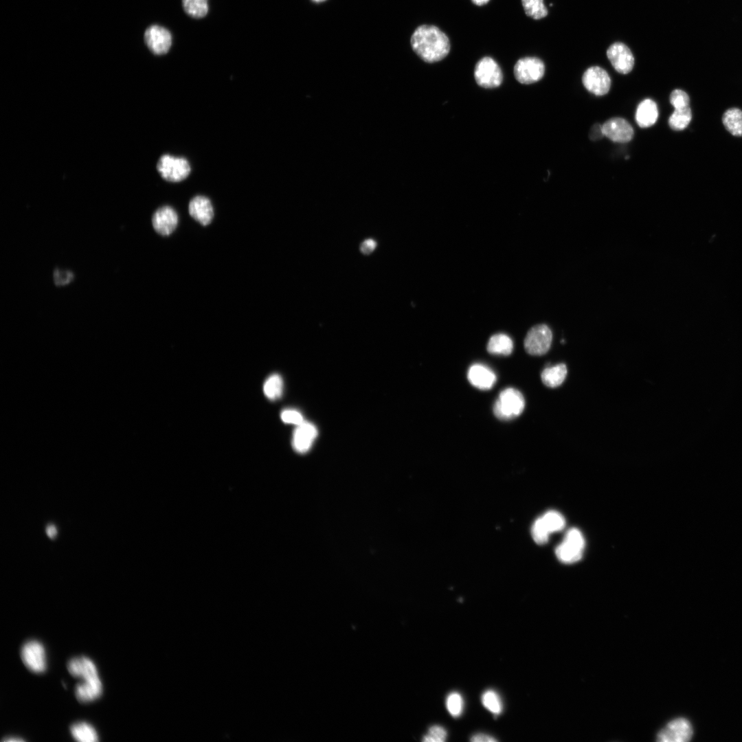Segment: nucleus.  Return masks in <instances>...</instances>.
<instances>
[{
	"instance_id": "58836bf2",
	"label": "nucleus",
	"mask_w": 742,
	"mask_h": 742,
	"mask_svg": "<svg viewBox=\"0 0 742 742\" xmlns=\"http://www.w3.org/2000/svg\"><path fill=\"white\" fill-rule=\"evenodd\" d=\"M471 741L473 742H496L497 740L491 736L485 734H477L473 735L471 739Z\"/></svg>"
},
{
	"instance_id": "c756f323",
	"label": "nucleus",
	"mask_w": 742,
	"mask_h": 742,
	"mask_svg": "<svg viewBox=\"0 0 742 742\" xmlns=\"http://www.w3.org/2000/svg\"><path fill=\"white\" fill-rule=\"evenodd\" d=\"M482 701L484 706L490 712L498 715L502 710V704L499 695L493 690L486 691L482 697Z\"/></svg>"
},
{
	"instance_id": "72a5a7b5",
	"label": "nucleus",
	"mask_w": 742,
	"mask_h": 742,
	"mask_svg": "<svg viewBox=\"0 0 742 742\" xmlns=\"http://www.w3.org/2000/svg\"><path fill=\"white\" fill-rule=\"evenodd\" d=\"M447 737L446 730L440 726H434L429 730L428 734L423 738L426 742H443Z\"/></svg>"
},
{
	"instance_id": "0eeeda50",
	"label": "nucleus",
	"mask_w": 742,
	"mask_h": 742,
	"mask_svg": "<svg viewBox=\"0 0 742 742\" xmlns=\"http://www.w3.org/2000/svg\"><path fill=\"white\" fill-rule=\"evenodd\" d=\"M545 73L543 62L537 57H524L517 60L514 67L516 80L521 84H532L540 80Z\"/></svg>"
},
{
	"instance_id": "4468645a",
	"label": "nucleus",
	"mask_w": 742,
	"mask_h": 742,
	"mask_svg": "<svg viewBox=\"0 0 742 742\" xmlns=\"http://www.w3.org/2000/svg\"><path fill=\"white\" fill-rule=\"evenodd\" d=\"M154 229L160 235L168 236L178 224V216L170 206H163L155 211L152 218Z\"/></svg>"
},
{
	"instance_id": "a878e982",
	"label": "nucleus",
	"mask_w": 742,
	"mask_h": 742,
	"mask_svg": "<svg viewBox=\"0 0 742 742\" xmlns=\"http://www.w3.org/2000/svg\"><path fill=\"white\" fill-rule=\"evenodd\" d=\"M263 391L265 396L270 400L279 398L283 391V382L279 374L271 375L265 382Z\"/></svg>"
},
{
	"instance_id": "bb28decb",
	"label": "nucleus",
	"mask_w": 742,
	"mask_h": 742,
	"mask_svg": "<svg viewBox=\"0 0 742 742\" xmlns=\"http://www.w3.org/2000/svg\"><path fill=\"white\" fill-rule=\"evenodd\" d=\"M183 9L191 17L200 19L208 12V0H182Z\"/></svg>"
},
{
	"instance_id": "f03ea898",
	"label": "nucleus",
	"mask_w": 742,
	"mask_h": 742,
	"mask_svg": "<svg viewBox=\"0 0 742 742\" xmlns=\"http://www.w3.org/2000/svg\"><path fill=\"white\" fill-rule=\"evenodd\" d=\"M525 406L522 394L517 390L509 387L499 394L493 407V413L499 420H508L519 416Z\"/></svg>"
},
{
	"instance_id": "393cba45",
	"label": "nucleus",
	"mask_w": 742,
	"mask_h": 742,
	"mask_svg": "<svg viewBox=\"0 0 742 742\" xmlns=\"http://www.w3.org/2000/svg\"><path fill=\"white\" fill-rule=\"evenodd\" d=\"M692 120V112L690 106L675 109L668 118V125L671 129L679 131L685 129Z\"/></svg>"
},
{
	"instance_id": "9b49d317",
	"label": "nucleus",
	"mask_w": 742,
	"mask_h": 742,
	"mask_svg": "<svg viewBox=\"0 0 742 742\" xmlns=\"http://www.w3.org/2000/svg\"><path fill=\"white\" fill-rule=\"evenodd\" d=\"M144 41L148 49L156 55L166 54L172 45V35L165 27L153 25L144 33Z\"/></svg>"
},
{
	"instance_id": "c85d7f7f",
	"label": "nucleus",
	"mask_w": 742,
	"mask_h": 742,
	"mask_svg": "<svg viewBox=\"0 0 742 742\" xmlns=\"http://www.w3.org/2000/svg\"><path fill=\"white\" fill-rule=\"evenodd\" d=\"M526 14L533 19H541L548 14V10L543 0H521Z\"/></svg>"
},
{
	"instance_id": "7ed1b4c3",
	"label": "nucleus",
	"mask_w": 742,
	"mask_h": 742,
	"mask_svg": "<svg viewBox=\"0 0 742 742\" xmlns=\"http://www.w3.org/2000/svg\"><path fill=\"white\" fill-rule=\"evenodd\" d=\"M585 539L579 530L572 528L565 534L563 541L556 548L558 559L565 563L579 561L583 556Z\"/></svg>"
},
{
	"instance_id": "ddd939ff",
	"label": "nucleus",
	"mask_w": 742,
	"mask_h": 742,
	"mask_svg": "<svg viewBox=\"0 0 742 742\" xmlns=\"http://www.w3.org/2000/svg\"><path fill=\"white\" fill-rule=\"evenodd\" d=\"M604 136L617 143H627L633 137V129L631 124L622 117H613L607 120L602 125Z\"/></svg>"
},
{
	"instance_id": "7c9ffc66",
	"label": "nucleus",
	"mask_w": 742,
	"mask_h": 742,
	"mask_svg": "<svg viewBox=\"0 0 742 742\" xmlns=\"http://www.w3.org/2000/svg\"><path fill=\"white\" fill-rule=\"evenodd\" d=\"M531 533L534 541L538 544L546 543L548 541L550 535L541 517L534 522Z\"/></svg>"
},
{
	"instance_id": "ea45409f",
	"label": "nucleus",
	"mask_w": 742,
	"mask_h": 742,
	"mask_svg": "<svg viewBox=\"0 0 742 742\" xmlns=\"http://www.w3.org/2000/svg\"><path fill=\"white\" fill-rule=\"evenodd\" d=\"M46 533L49 538H55L57 535V529L56 526L54 525L47 526V527L46 528Z\"/></svg>"
},
{
	"instance_id": "79ce46f5",
	"label": "nucleus",
	"mask_w": 742,
	"mask_h": 742,
	"mask_svg": "<svg viewBox=\"0 0 742 742\" xmlns=\"http://www.w3.org/2000/svg\"><path fill=\"white\" fill-rule=\"evenodd\" d=\"M473 3L477 5H482L487 3L489 0H472Z\"/></svg>"
},
{
	"instance_id": "4c0bfd02",
	"label": "nucleus",
	"mask_w": 742,
	"mask_h": 742,
	"mask_svg": "<svg viewBox=\"0 0 742 742\" xmlns=\"http://www.w3.org/2000/svg\"><path fill=\"white\" fill-rule=\"evenodd\" d=\"M604 136L602 131V126L599 124H595L592 126L589 132V138L592 140H597Z\"/></svg>"
},
{
	"instance_id": "9d476101",
	"label": "nucleus",
	"mask_w": 742,
	"mask_h": 742,
	"mask_svg": "<svg viewBox=\"0 0 742 742\" xmlns=\"http://www.w3.org/2000/svg\"><path fill=\"white\" fill-rule=\"evenodd\" d=\"M582 82L587 91L598 96L607 93L611 87L610 76L598 66L589 67L583 75Z\"/></svg>"
},
{
	"instance_id": "c9c22d12",
	"label": "nucleus",
	"mask_w": 742,
	"mask_h": 742,
	"mask_svg": "<svg viewBox=\"0 0 742 742\" xmlns=\"http://www.w3.org/2000/svg\"><path fill=\"white\" fill-rule=\"evenodd\" d=\"M54 282L58 285H63L69 282L73 278V274L68 271L56 270L54 271Z\"/></svg>"
},
{
	"instance_id": "2eb2a0df",
	"label": "nucleus",
	"mask_w": 742,
	"mask_h": 742,
	"mask_svg": "<svg viewBox=\"0 0 742 742\" xmlns=\"http://www.w3.org/2000/svg\"><path fill=\"white\" fill-rule=\"evenodd\" d=\"M317 436V429L313 424L304 421L297 425L292 441L294 449L300 453L307 452Z\"/></svg>"
},
{
	"instance_id": "1a4fd4ad",
	"label": "nucleus",
	"mask_w": 742,
	"mask_h": 742,
	"mask_svg": "<svg viewBox=\"0 0 742 742\" xmlns=\"http://www.w3.org/2000/svg\"><path fill=\"white\" fill-rule=\"evenodd\" d=\"M21 657L25 666L33 673H41L46 669L45 649L38 640L25 642L21 649Z\"/></svg>"
},
{
	"instance_id": "5701e85b",
	"label": "nucleus",
	"mask_w": 742,
	"mask_h": 742,
	"mask_svg": "<svg viewBox=\"0 0 742 742\" xmlns=\"http://www.w3.org/2000/svg\"><path fill=\"white\" fill-rule=\"evenodd\" d=\"M72 737L80 742H97L98 734L94 727L85 721L77 722L70 727Z\"/></svg>"
},
{
	"instance_id": "cd10ccee",
	"label": "nucleus",
	"mask_w": 742,
	"mask_h": 742,
	"mask_svg": "<svg viewBox=\"0 0 742 742\" xmlns=\"http://www.w3.org/2000/svg\"><path fill=\"white\" fill-rule=\"evenodd\" d=\"M541 519L550 534L562 530L565 526V520L563 516L555 510L546 513L541 517Z\"/></svg>"
},
{
	"instance_id": "e433bc0d",
	"label": "nucleus",
	"mask_w": 742,
	"mask_h": 742,
	"mask_svg": "<svg viewBox=\"0 0 742 742\" xmlns=\"http://www.w3.org/2000/svg\"><path fill=\"white\" fill-rule=\"evenodd\" d=\"M376 246V241L372 238L365 240L360 245V250L364 254H371Z\"/></svg>"
},
{
	"instance_id": "412c9836",
	"label": "nucleus",
	"mask_w": 742,
	"mask_h": 742,
	"mask_svg": "<svg viewBox=\"0 0 742 742\" xmlns=\"http://www.w3.org/2000/svg\"><path fill=\"white\" fill-rule=\"evenodd\" d=\"M513 344L510 337L506 334L497 333L491 337L486 349L493 355H509L513 351Z\"/></svg>"
},
{
	"instance_id": "aec40b11",
	"label": "nucleus",
	"mask_w": 742,
	"mask_h": 742,
	"mask_svg": "<svg viewBox=\"0 0 742 742\" xmlns=\"http://www.w3.org/2000/svg\"><path fill=\"white\" fill-rule=\"evenodd\" d=\"M102 693V685L100 677L83 680L76 684L75 695L80 702H89L99 698Z\"/></svg>"
},
{
	"instance_id": "4be33fe9",
	"label": "nucleus",
	"mask_w": 742,
	"mask_h": 742,
	"mask_svg": "<svg viewBox=\"0 0 742 742\" xmlns=\"http://www.w3.org/2000/svg\"><path fill=\"white\" fill-rule=\"evenodd\" d=\"M567 375V367L564 363L546 368L541 374V381L550 387H556L562 384Z\"/></svg>"
},
{
	"instance_id": "473e14b6",
	"label": "nucleus",
	"mask_w": 742,
	"mask_h": 742,
	"mask_svg": "<svg viewBox=\"0 0 742 742\" xmlns=\"http://www.w3.org/2000/svg\"><path fill=\"white\" fill-rule=\"evenodd\" d=\"M670 102L675 109H684L690 106L689 96L682 89H675L671 93Z\"/></svg>"
},
{
	"instance_id": "6e6552de",
	"label": "nucleus",
	"mask_w": 742,
	"mask_h": 742,
	"mask_svg": "<svg viewBox=\"0 0 742 742\" xmlns=\"http://www.w3.org/2000/svg\"><path fill=\"white\" fill-rule=\"evenodd\" d=\"M693 730L690 721L683 717L670 721L656 737L659 742H686L691 739Z\"/></svg>"
},
{
	"instance_id": "423d86ee",
	"label": "nucleus",
	"mask_w": 742,
	"mask_h": 742,
	"mask_svg": "<svg viewBox=\"0 0 742 742\" xmlns=\"http://www.w3.org/2000/svg\"><path fill=\"white\" fill-rule=\"evenodd\" d=\"M552 333L546 324H537L532 327L524 339V348L531 355H543L550 349Z\"/></svg>"
},
{
	"instance_id": "a19ab883",
	"label": "nucleus",
	"mask_w": 742,
	"mask_h": 742,
	"mask_svg": "<svg viewBox=\"0 0 742 742\" xmlns=\"http://www.w3.org/2000/svg\"><path fill=\"white\" fill-rule=\"evenodd\" d=\"M3 741H7V742H19V741H24V740H23V739L20 738V737H6V738H5V739H3Z\"/></svg>"
},
{
	"instance_id": "37998d69",
	"label": "nucleus",
	"mask_w": 742,
	"mask_h": 742,
	"mask_svg": "<svg viewBox=\"0 0 742 742\" xmlns=\"http://www.w3.org/2000/svg\"><path fill=\"white\" fill-rule=\"evenodd\" d=\"M312 1H313L315 2H321V1H325V0H312Z\"/></svg>"
},
{
	"instance_id": "20e7f679",
	"label": "nucleus",
	"mask_w": 742,
	"mask_h": 742,
	"mask_svg": "<svg viewBox=\"0 0 742 742\" xmlns=\"http://www.w3.org/2000/svg\"><path fill=\"white\" fill-rule=\"evenodd\" d=\"M157 168L161 176L166 181L179 182L184 180L189 175L191 168L188 161L179 157L170 155H162L157 164Z\"/></svg>"
},
{
	"instance_id": "f3484780",
	"label": "nucleus",
	"mask_w": 742,
	"mask_h": 742,
	"mask_svg": "<svg viewBox=\"0 0 742 742\" xmlns=\"http://www.w3.org/2000/svg\"><path fill=\"white\" fill-rule=\"evenodd\" d=\"M67 666L69 673L75 677H79L83 680L99 677L95 664L87 657H73L68 662Z\"/></svg>"
},
{
	"instance_id": "f704fd0d",
	"label": "nucleus",
	"mask_w": 742,
	"mask_h": 742,
	"mask_svg": "<svg viewBox=\"0 0 742 742\" xmlns=\"http://www.w3.org/2000/svg\"><path fill=\"white\" fill-rule=\"evenodd\" d=\"M281 419L285 423L294 424L298 425L303 423V416L300 412L295 409H285L281 414Z\"/></svg>"
},
{
	"instance_id": "f8f14e48",
	"label": "nucleus",
	"mask_w": 742,
	"mask_h": 742,
	"mask_svg": "<svg viewBox=\"0 0 742 742\" xmlns=\"http://www.w3.org/2000/svg\"><path fill=\"white\" fill-rule=\"evenodd\" d=\"M607 56L618 73L627 74L633 69L634 57L625 44L620 42L614 43L607 49Z\"/></svg>"
},
{
	"instance_id": "6ab92c4d",
	"label": "nucleus",
	"mask_w": 742,
	"mask_h": 742,
	"mask_svg": "<svg viewBox=\"0 0 742 742\" xmlns=\"http://www.w3.org/2000/svg\"><path fill=\"white\" fill-rule=\"evenodd\" d=\"M636 121L641 128L653 126L658 117V109L656 103L647 98L642 101L636 111Z\"/></svg>"
},
{
	"instance_id": "f257e3e1",
	"label": "nucleus",
	"mask_w": 742,
	"mask_h": 742,
	"mask_svg": "<svg viewBox=\"0 0 742 742\" xmlns=\"http://www.w3.org/2000/svg\"><path fill=\"white\" fill-rule=\"evenodd\" d=\"M414 52L425 62L432 63L445 58L450 51L448 36L431 25L418 26L411 37Z\"/></svg>"
},
{
	"instance_id": "2f4dec72",
	"label": "nucleus",
	"mask_w": 742,
	"mask_h": 742,
	"mask_svg": "<svg viewBox=\"0 0 742 742\" xmlns=\"http://www.w3.org/2000/svg\"><path fill=\"white\" fill-rule=\"evenodd\" d=\"M446 705L449 713L457 717L460 716L463 709V699L458 693H451L447 698Z\"/></svg>"
},
{
	"instance_id": "a211bd4d",
	"label": "nucleus",
	"mask_w": 742,
	"mask_h": 742,
	"mask_svg": "<svg viewBox=\"0 0 742 742\" xmlns=\"http://www.w3.org/2000/svg\"><path fill=\"white\" fill-rule=\"evenodd\" d=\"M467 377L469 381L473 386L480 390L491 389L496 381L495 373L482 364H474L471 366L468 371Z\"/></svg>"
},
{
	"instance_id": "b1692460",
	"label": "nucleus",
	"mask_w": 742,
	"mask_h": 742,
	"mask_svg": "<svg viewBox=\"0 0 742 742\" xmlns=\"http://www.w3.org/2000/svg\"><path fill=\"white\" fill-rule=\"evenodd\" d=\"M722 122L726 129L736 137H742V111L737 108H731L726 111L722 116Z\"/></svg>"
},
{
	"instance_id": "dca6fc26",
	"label": "nucleus",
	"mask_w": 742,
	"mask_h": 742,
	"mask_svg": "<svg viewBox=\"0 0 742 742\" xmlns=\"http://www.w3.org/2000/svg\"><path fill=\"white\" fill-rule=\"evenodd\" d=\"M190 215L202 225H209L214 217L213 206L210 200L203 196H196L188 205Z\"/></svg>"
},
{
	"instance_id": "39448f33",
	"label": "nucleus",
	"mask_w": 742,
	"mask_h": 742,
	"mask_svg": "<svg viewBox=\"0 0 742 742\" xmlns=\"http://www.w3.org/2000/svg\"><path fill=\"white\" fill-rule=\"evenodd\" d=\"M474 77L477 84L484 88L499 87L503 80L502 70L492 58L485 56L477 63L474 69Z\"/></svg>"
}]
</instances>
